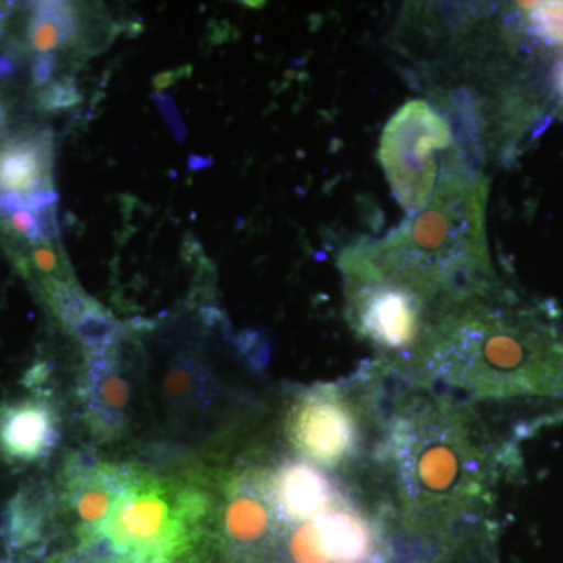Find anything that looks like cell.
Listing matches in <instances>:
<instances>
[{"label": "cell", "instance_id": "cell-15", "mask_svg": "<svg viewBox=\"0 0 563 563\" xmlns=\"http://www.w3.org/2000/svg\"><path fill=\"white\" fill-rule=\"evenodd\" d=\"M217 391V379L210 366L190 352L176 355L163 374V398L179 412H206Z\"/></svg>", "mask_w": 563, "mask_h": 563}, {"label": "cell", "instance_id": "cell-29", "mask_svg": "<svg viewBox=\"0 0 563 563\" xmlns=\"http://www.w3.org/2000/svg\"><path fill=\"white\" fill-rule=\"evenodd\" d=\"M14 70H16V65L9 55H0V79L13 76Z\"/></svg>", "mask_w": 563, "mask_h": 563}, {"label": "cell", "instance_id": "cell-3", "mask_svg": "<svg viewBox=\"0 0 563 563\" xmlns=\"http://www.w3.org/2000/svg\"><path fill=\"white\" fill-rule=\"evenodd\" d=\"M488 181L457 166L444 169L431 202L383 240L347 247L354 263L398 282L432 307L499 290L488 251Z\"/></svg>", "mask_w": 563, "mask_h": 563}, {"label": "cell", "instance_id": "cell-26", "mask_svg": "<svg viewBox=\"0 0 563 563\" xmlns=\"http://www.w3.org/2000/svg\"><path fill=\"white\" fill-rule=\"evenodd\" d=\"M24 202L25 210L32 211V213H36V211L57 206L58 195L54 188H52V190L35 191L31 192V195H25Z\"/></svg>", "mask_w": 563, "mask_h": 563}, {"label": "cell", "instance_id": "cell-2", "mask_svg": "<svg viewBox=\"0 0 563 563\" xmlns=\"http://www.w3.org/2000/svg\"><path fill=\"white\" fill-rule=\"evenodd\" d=\"M409 383L483 404L563 395V324L547 307L499 290L433 312L401 374Z\"/></svg>", "mask_w": 563, "mask_h": 563}, {"label": "cell", "instance_id": "cell-6", "mask_svg": "<svg viewBox=\"0 0 563 563\" xmlns=\"http://www.w3.org/2000/svg\"><path fill=\"white\" fill-rule=\"evenodd\" d=\"M344 313L352 331L377 352V361L402 374L424 340L435 307L398 282L340 262Z\"/></svg>", "mask_w": 563, "mask_h": 563}, {"label": "cell", "instance_id": "cell-27", "mask_svg": "<svg viewBox=\"0 0 563 563\" xmlns=\"http://www.w3.org/2000/svg\"><path fill=\"white\" fill-rule=\"evenodd\" d=\"M111 562L109 555L103 553L101 548L96 547V544H91V547H87V551L79 555H74L70 561L66 563H107Z\"/></svg>", "mask_w": 563, "mask_h": 563}, {"label": "cell", "instance_id": "cell-11", "mask_svg": "<svg viewBox=\"0 0 563 563\" xmlns=\"http://www.w3.org/2000/svg\"><path fill=\"white\" fill-rule=\"evenodd\" d=\"M136 468L98 462L88 455L74 459L66 468V498L85 543L96 539L131 485Z\"/></svg>", "mask_w": 563, "mask_h": 563}, {"label": "cell", "instance_id": "cell-8", "mask_svg": "<svg viewBox=\"0 0 563 563\" xmlns=\"http://www.w3.org/2000/svg\"><path fill=\"white\" fill-rule=\"evenodd\" d=\"M450 122L431 103H404L385 125L379 161L396 201L409 217L431 202L439 187L440 157L453 150Z\"/></svg>", "mask_w": 563, "mask_h": 563}, {"label": "cell", "instance_id": "cell-12", "mask_svg": "<svg viewBox=\"0 0 563 563\" xmlns=\"http://www.w3.org/2000/svg\"><path fill=\"white\" fill-rule=\"evenodd\" d=\"M118 346L101 354H88L81 384L87 421L92 431L107 440L124 431L132 401V380Z\"/></svg>", "mask_w": 563, "mask_h": 563}, {"label": "cell", "instance_id": "cell-24", "mask_svg": "<svg viewBox=\"0 0 563 563\" xmlns=\"http://www.w3.org/2000/svg\"><path fill=\"white\" fill-rule=\"evenodd\" d=\"M10 222V228L13 229L18 235L24 236L29 243L43 244V233H41L40 221L35 213L29 210H20L16 213L10 214L5 218Z\"/></svg>", "mask_w": 563, "mask_h": 563}, {"label": "cell", "instance_id": "cell-32", "mask_svg": "<svg viewBox=\"0 0 563 563\" xmlns=\"http://www.w3.org/2000/svg\"><path fill=\"white\" fill-rule=\"evenodd\" d=\"M7 120V111L5 107H3L2 101H0V133L3 131V125H5Z\"/></svg>", "mask_w": 563, "mask_h": 563}, {"label": "cell", "instance_id": "cell-1", "mask_svg": "<svg viewBox=\"0 0 563 563\" xmlns=\"http://www.w3.org/2000/svg\"><path fill=\"white\" fill-rule=\"evenodd\" d=\"M510 448L495 439L479 406L396 373L365 479L396 533L440 539L488 520L496 485L514 468Z\"/></svg>", "mask_w": 563, "mask_h": 563}, {"label": "cell", "instance_id": "cell-5", "mask_svg": "<svg viewBox=\"0 0 563 563\" xmlns=\"http://www.w3.org/2000/svg\"><path fill=\"white\" fill-rule=\"evenodd\" d=\"M207 510L209 499L198 488L136 468L117 509L90 544H98L111 562L166 563L187 550Z\"/></svg>", "mask_w": 563, "mask_h": 563}, {"label": "cell", "instance_id": "cell-4", "mask_svg": "<svg viewBox=\"0 0 563 563\" xmlns=\"http://www.w3.org/2000/svg\"><path fill=\"white\" fill-rule=\"evenodd\" d=\"M393 379L395 372L376 358L346 379L299 388L282 410L284 442L332 476L365 479Z\"/></svg>", "mask_w": 563, "mask_h": 563}, {"label": "cell", "instance_id": "cell-22", "mask_svg": "<svg viewBox=\"0 0 563 563\" xmlns=\"http://www.w3.org/2000/svg\"><path fill=\"white\" fill-rule=\"evenodd\" d=\"M31 258L35 268L38 269V273L46 276L43 279V284L44 282L49 280H60L74 284V282L68 277V273L63 269L58 252L55 251L49 243L38 244V246L33 247Z\"/></svg>", "mask_w": 563, "mask_h": 563}, {"label": "cell", "instance_id": "cell-18", "mask_svg": "<svg viewBox=\"0 0 563 563\" xmlns=\"http://www.w3.org/2000/svg\"><path fill=\"white\" fill-rule=\"evenodd\" d=\"M80 33V21L73 3L38 2L29 22V41L38 54L70 46Z\"/></svg>", "mask_w": 563, "mask_h": 563}, {"label": "cell", "instance_id": "cell-7", "mask_svg": "<svg viewBox=\"0 0 563 563\" xmlns=\"http://www.w3.org/2000/svg\"><path fill=\"white\" fill-rule=\"evenodd\" d=\"M393 526L387 507L365 481H351L339 501L291 528L292 563H391Z\"/></svg>", "mask_w": 563, "mask_h": 563}, {"label": "cell", "instance_id": "cell-17", "mask_svg": "<svg viewBox=\"0 0 563 563\" xmlns=\"http://www.w3.org/2000/svg\"><path fill=\"white\" fill-rule=\"evenodd\" d=\"M490 520L465 526L440 539L421 540L420 553L410 563H488Z\"/></svg>", "mask_w": 563, "mask_h": 563}, {"label": "cell", "instance_id": "cell-25", "mask_svg": "<svg viewBox=\"0 0 563 563\" xmlns=\"http://www.w3.org/2000/svg\"><path fill=\"white\" fill-rule=\"evenodd\" d=\"M55 68H57V57H55V54L36 55L32 63L33 84H35L36 87L43 88L49 85Z\"/></svg>", "mask_w": 563, "mask_h": 563}, {"label": "cell", "instance_id": "cell-16", "mask_svg": "<svg viewBox=\"0 0 563 563\" xmlns=\"http://www.w3.org/2000/svg\"><path fill=\"white\" fill-rule=\"evenodd\" d=\"M49 515V495L38 487L18 492L0 514V537L13 550L38 542Z\"/></svg>", "mask_w": 563, "mask_h": 563}, {"label": "cell", "instance_id": "cell-13", "mask_svg": "<svg viewBox=\"0 0 563 563\" xmlns=\"http://www.w3.org/2000/svg\"><path fill=\"white\" fill-rule=\"evenodd\" d=\"M60 442L57 410L46 399H21L0 406V455L11 463L49 457Z\"/></svg>", "mask_w": 563, "mask_h": 563}, {"label": "cell", "instance_id": "cell-10", "mask_svg": "<svg viewBox=\"0 0 563 563\" xmlns=\"http://www.w3.org/2000/svg\"><path fill=\"white\" fill-rule=\"evenodd\" d=\"M265 483L282 528L312 520L342 498L351 481L340 479L298 457L265 466Z\"/></svg>", "mask_w": 563, "mask_h": 563}, {"label": "cell", "instance_id": "cell-9", "mask_svg": "<svg viewBox=\"0 0 563 563\" xmlns=\"http://www.w3.org/2000/svg\"><path fill=\"white\" fill-rule=\"evenodd\" d=\"M222 495L221 531L225 544L240 561H261L284 531L266 490L265 466L236 470Z\"/></svg>", "mask_w": 563, "mask_h": 563}, {"label": "cell", "instance_id": "cell-21", "mask_svg": "<svg viewBox=\"0 0 563 563\" xmlns=\"http://www.w3.org/2000/svg\"><path fill=\"white\" fill-rule=\"evenodd\" d=\"M81 102V95L73 80H55L43 88L38 95L41 109L46 111L68 110Z\"/></svg>", "mask_w": 563, "mask_h": 563}, {"label": "cell", "instance_id": "cell-14", "mask_svg": "<svg viewBox=\"0 0 563 563\" xmlns=\"http://www.w3.org/2000/svg\"><path fill=\"white\" fill-rule=\"evenodd\" d=\"M51 169L49 133L16 136L0 150V191L25 196L52 190Z\"/></svg>", "mask_w": 563, "mask_h": 563}, {"label": "cell", "instance_id": "cell-30", "mask_svg": "<svg viewBox=\"0 0 563 563\" xmlns=\"http://www.w3.org/2000/svg\"><path fill=\"white\" fill-rule=\"evenodd\" d=\"M210 165H213V161L209 157H198V155H191L190 161H188V166L192 169V172H199V169L209 168Z\"/></svg>", "mask_w": 563, "mask_h": 563}, {"label": "cell", "instance_id": "cell-19", "mask_svg": "<svg viewBox=\"0 0 563 563\" xmlns=\"http://www.w3.org/2000/svg\"><path fill=\"white\" fill-rule=\"evenodd\" d=\"M69 329L87 347L88 354H101L113 350L121 342V325L96 301Z\"/></svg>", "mask_w": 563, "mask_h": 563}, {"label": "cell", "instance_id": "cell-31", "mask_svg": "<svg viewBox=\"0 0 563 563\" xmlns=\"http://www.w3.org/2000/svg\"><path fill=\"white\" fill-rule=\"evenodd\" d=\"M9 5L2 3V5H0V35H2L3 29H5L7 20H9Z\"/></svg>", "mask_w": 563, "mask_h": 563}, {"label": "cell", "instance_id": "cell-34", "mask_svg": "<svg viewBox=\"0 0 563 563\" xmlns=\"http://www.w3.org/2000/svg\"><path fill=\"white\" fill-rule=\"evenodd\" d=\"M561 402H563V395H562V399H561Z\"/></svg>", "mask_w": 563, "mask_h": 563}, {"label": "cell", "instance_id": "cell-23", "mask_svg": "<svg viewBox=\"0 0 563 563\" xmlns=\"http://www.w3.org/2000/svg\"><path fill=\"white\" fill-rule=\"evenodd\" d=\"M152 101L157 106L158 111L165 118L166 124L169 125L176 140L181 143L187 139V128H185L184 120H181L179 110H177L176 102L168 92H155L152 96Z\"/></svg>", "mask_w": 563, "mask_h": 563}, {"label": "cell", "instance_id": "cell-28", "mask_svg": "<svg viewBox=\"0 0 563 563\" xmlns=\"http://www.w3.org/2000/svg\"><path fill=\"white\" fill-rule=\"evenodd\" d=\"M554 91L563 99V55L555 62L553 70Z\"/></svg>", "mask_w": 563, "mask_h": 563}, {"label": "cell", "instance_id": "cell-20", "mask_svg": "<svg viewBox=\"0 0 563 563\" xmlns=\"http://www.w3.org/2000/svg\"><path fill=\"white\" fill-rule=\"evenodd\" d=\"M531 31L550 46H563V2H520Z\"/></svg>", "mask_w": 563, "mask_h": 563}, {"label": "cell", "instance_id": "cell-33", "mask_svg": "<svg viewBox=\"0 0 563 563\" xmlns=\"http://www.w3.org/2000/svg\"><path fill=\"white\" fill-rule=\"evenodd\" d=\"M0 563H11L10 561H0Z\"/></svg>", "mask_w": 563, "mask_h": 563}]
</instances>
